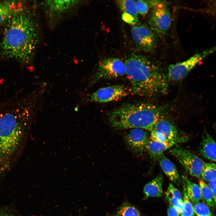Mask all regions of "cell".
Masks as SVG:
<instances>
[{
	"label": "cell",
	"instance_id": "obj_20",
	"mask_svg": "<svg viewBox=\"0 0 216 216\" xmlns=\"http://www.w3.org/2000/svg\"><path fill=\"white\" fill-rule=\"evenodd\" d=\"M116 3L123 13H126L131 15L137 22H139L135 1L132 0H120L116 1Z\"/></svg>",
	"mask_w": 216,
	"mask_h": 216
},
{
	"label": "cell",
	"instance_id": "obj_8",
	"mask_svg": "<svg viewBox=\"0 0 216 216\" xmlns=\"http://www.w3.org/2000/svg\"><path fill=\"white\" fill-rule=\"evenodd\" d=\"M126 75L124 62L117 58H106L99 62L98 68L92 77L90 85L104 79H114Z\"/></svg>",
	"mask_w": 216,
	"mask_h": 216
},
{
	"label": "cell",
	"instance_id": "obj_27",
	"mask_svg": "<svg viewBox=\"0 0 216 216\" xmlns=\"http://www.w3.org/2000/svg\"><path fill=\"white\" fill-rule=\"evenodd\" d=\"M136 5L138 14L145 16L148 13L149 6L146 1H136Z\"/></svg>",
	"mask_w": 216,
	"mask_h": 216
},
{
	"label": "cell",
	"instance_id": "obj_19",
	"mask_svg": "<svg viewBox=\"0 0 216 216\" xmlns=\"http://www.w3.org/2000/svg\"><path fill=\"white\" fill-rule=\"evenodd\" d=\"M182 182L186 188L188 198L193 203L199 202L201 199L200 190L199 185L190 181L186 176H182Z\"/></svg>",
	"mask_w": 216,
	"mask_h": 216
},
{
	"label": "cell",
	"instance_id": "obj_25",
	"mask_svg": "<svg viewBox=\"0 0 216 216\" xmlns=\"http://www.w3.org/2000/svg\"><path fill=\"white\" fill-rule=\"evenodd\" d=\"M194 212L197 216H213L209 208L203 202H198L194 203Z\"/></svg>",
	"mask_w": 216,
	"mask_h": 216
},
{
	"label": "cell",
	"instance_id": "obj_29",
	"mask_svg": "<svg viewBox=\"0 0 216 216\" xmlns=\"http://www.w3.org/2000/svg\"><path fill=\"white\" fill-rule=\"evenodd\" d=\"M0 216H20L14 209L10 206H4L0 208Z\"/></svg>",
	"mask_w": 216,
	"mask_h": 216
},
{
	"label": "cell",
	"instance_id": "obj_17",
	"mask_svg": "<svg viewBox=\"0 0 216 216\" xmlns=\"http://www.w3.org/2000/svg\"><path fill=\"white\" fill-rule=\"evenodd\" d=\"M175 145L172 143H163L154 140L150 137L146 147L151 158L154 161L158 160L166 150Z\"/></svg>",
	"mask_w": 216,
	"mask_h": 216
},
{
	"label": "cell",
	"instance_id": "obj_13",
	"mask_svg": "<svg viewBox=\"0 0 216 216\" xmlns=\"http://www.w3.org/2000/svg\"><path fill=\"white\" fill-rule=\"evenodd\" d=\"M152 130L162 133L168 140L175 144L187 141V139L180 134L175 125L164 117L156 122Z\"/></svg>",
	"mask_w": 216,
	"mask_h": 216
},
{
	"label": "cell",
	"instance_id": "obj_11",
	"mask_svg": "<svg viewBox=\"0 0 216 216\" xmlns=\"http://www.w3.org/2000/svg\"><path fill=\"white\" fill-rule=\"evenodd\" d=\"M130 92L123 85H115L102 87L87 96V100L97 103H106L118 100ZM131 93V92H130Z\"/></svg>",
	"mask_w": 216,
	"mask_h": 216
},
{
	"label": "cell",
	"instance_id": "obj_18",
	"mask_svg": "<svg viewBox=\"0 0 216 216\" xmlns=\"http://www.w3.org/2000/svg\"><path fill=\"white\" fill-rule=\"evenodd\" d=\"M158 160L163 171L169 179L175 184H179L180 181L179 176L173 163L164 154L160 156Z\"/></svg>",
	"mask_w": 216,
	"mask_h": 216
},
{
	"label": "cell",
	"instance_id": "obj_26",
	"mask_svg": "<svg viewBox=\"0 0 216 216\" xmlns=\"http://www.w3.org/2000/svg\"><path fill=\"white\" fill-rule=\"evenodd\" d=\"M166 198L170 205L176 208L180 214L183 208V199L174 197L166 193Z\"/></svg>",
	"mask_w": 216,
	"mask_h": 216
},
{
	"label": "cell",
	"instance_id": "obj_9",
	"mask_svg": "<svg viewBox=\"0 0 216 216\" xmlns=\"http://www.w3.org/2000/svg\"><path fill=\"white\" fill-rule=\"evenodd\" d=\"M131 33L136 48L152 52L156 47L158 37L149 26L140 22L132 25Z\"/></svg>",
	"mask_w": 216,
	"mask_h": 216
},
{
	"label": "cell",
	"instance_id": "obj_15",
	"mask_svg": "<svg viewBox=\"0 0 216 216\" xmlns=\"http://www.w3.org/2000/svg\"><path fill=\"white\" fill-rule=\"evenodd\" d=\"M199 152L206 159L215 162L216 159V143L207 132H204L199 145Z\"/></svg>",
	"mask_w": 216,
	"mask_h": 216
},
{
	"label": "cell",
	"instance_id": "obj_22",
	"mask_svg": "<svg viewBox=\"0 0 216 216\" xmlns=\"http://www.w3.org/2000/svg\"><path fill=\"white\" fill-rule=\"evenodd\" d=\"M114 216H142L138 210L129 203L125 202L118 208Z\"/></svg>",
	"mask_w": 216,
	"mask_h": 216
},
{
	"label": "cell",
	"instance_id": "obj_21",
	"mask_svg": "<svg viewBox=\"0 0 216 216\" xmlns=\"http://www.w3.org/2000/svg\"><path fill=\"white\" fill-rule=\"evenodd\" d=\"M199 186L200 190L201 199L204 203L212 208L215 206L212 193L209 186L203 180H200Z\"/></svg>",
	"mask_w": 216,
	"mask_h": 216
},
{
	"label": "cell",
	"instance_id": "obj_14",
	"mask_svg": "<svg viewBox=\"0 0 216 216\" xmlns=\"http://www.w3.org/2000/svg\"><path fill=\"white\" fill-rule=\"evenodd\" d=\"M25 7L24 3L17 1L0 2V26L6 24L17 12Z\"/></svg>",
	"mask_w": 216,
	"mask_h": 216
},
{
	"label": "cell",
	"instance_id": "obj_4",
	"mask_svg": "<svg viewBox=\"0 0 216 216\" xmlns=\"http://www.w3.org/2000/svg\"><path fill=\"white\" fill-rule=\"evenodd\" d=\"M163 108L146 102L124 104L111 111L108 119L111 125L119 129L139 128L151 131L156 122L164 117Z\"/></svg>",
	"mask_w": 216,
	"mask_h": 216
},
{
	"label": "cell",
	"instance_id": "obj_28",
	"mask_svg": "<svg viewBox=\"0 0 216 216\" xmlns=\"http://www.w3.org/2000/svg\"><path fill=\"white\" fill-rule=\"evenodd\" d=\"M150 137L152 139L160 142L172 143L176 144L170 141L161 132L154 130L151 131Z\"/></svg>",
	"mask_w": 216,
	"mask_h": 216
},
{
	"label": "cell",
	"instance_id": "obj_3",
	"mask_svg": "<svg viewBox=\"0 0 216 216\" xmlns=\"http://www.w3.org/2000/svg\"><path fill=\"white\" fill-rule=\"evenodd\" d=\"M124 62L131 93L151 97L167 92V76L156 63L144 56L135 54L128 56Z\"/></svg>",
	"mask_w": 216,
	"mask_h": 216
},
{
	"label": "cell",
	"instance_id": "obj_32",
	"mask_svg": "<svg viewBox=\"0 0 216 216\" xmlns=\"http://www.w3.org/2000/svg\"><path fill=\"white\" fill-rule=\"evenodd\" d=\"M168 216H179L180 213L177 209L171 205H170L167 210Z\"/></svg>",
	"mask_w": 216,
	"mask_h": 216
},
{
	"label": "cell",
	"instance_id": "obj_2",
	"mask_svg": "<svg viewBox=\"0 0 216 216\" xmlns=\"http://www.w3.org/2000/svg\"><path fill=\"white\" fill-rule=\"evenodd\" d=\"M6 24L0 42V59L29 64L34 56L40 36L39 26L34 13L25 7Z\"/></svg>",
	"mask_w": 216,
	"mask_h": 216
},
{
	"label": "cell",
	"instance_id": "obj_31",
	"mask_svg": "<svg viewBox=\"0 0 216 216\" xmlns=\"http://www.w3.org/2000/svg\"><path fill=\"white\" fill-rule=\"evenodd\" d=\"M216 179L209 182V187L212 193L214 202L216 204Z\"/></svg>",
	"mask_w": 216,
	"mask_h": 216
},
{
	"label": "cell",
	"instance_id": "obj_7",
	"mask_svg": "<svg viewBox=\"0 0 216 216\" xmlns=\"http://www.w3.org/2000/svg\"><path fill=\"white\" fill-rule=\"evenodd\" d=\"M215 50V46H213L195 53L186 60L170 65L168 68V79L175 81L183 79L200 61Z\"/></svg>",
	"mask_w": 216,
	"mask_h": 216
},
{
	"label": "cell",
	"instance_id": "obj_1",
	"mask_svg": "<svg viewBox=\"0 0 216 216\" xmlns=\"http://www.w3.org/2000/svg\"><path fill=\"white\" fill-rule=\"evenodd\" d=\"M36 114L32 105L22 99L0 104V182L21 154Z\"/></svg>",
	"mask_w": 216,
	"mask_h": 216
},
{
	"label": "cell",
	"instance_id": "obj_30",
	"mask_svg": "<svg viewBox=\"0 0 216 216\" xmlns=\"http://www.w3.org/2000/svg\"><path fill=\"white\" fill-rule=\"evenodd\" d=\"M166 193L171 196L182 200V196L180 191L171 183H170Z\"/></svg>",
	"mask_w": 216,
	"mask_h": 216
},
{
	"label": "cell",
	"instance_id": "obj_16",
	"mask_svg": "<svg viewBox=\"0 0 216 216\" xmlns=\"http://www.w3.org/2000/svg\"><path fill=\"white\" fill-rule=\"evenodd\" d=\"M163 182V176L162 174L160 173L155 178L147 183L143 189L145 198L161 197Z\"/></svg>",
	"mask_w": 216,
	"mask_h": 216
},
{
	"label": "cell",
	"instance_id": "obj_10",
	"mask_svg": "<svg viewBox=\"0 0 216 216\" xmlns=\"http://www.w3.org/2000/svg\"><path fill=\"white\" fill-rule=\"evenodd\" d=\"M171 154L191 176L199 178L205 162L189 150L176 147L170 150Z\"/></svg>",
	"mask_w": 216,
	"mask_h": 216
},
{
	"label": "cell",
	"instance_id": "obj_24",
	"mask_svg": "<svg viewBox=\"0 0 216 216\" xmlns=\"http://www.w3.org/2000/svg\"><path fill=\"white\" fill-rule=\"evenodd\" d=\"M183 185V206L180 214L181 216H194V212L193 206L187 195L184 184Z\"/></svg>",
	"mask_w": 216,
	"mask_h": 216
},
{
	"label": "cell",
	"instance_id": "obj_12",
	"mask_svg": "<svg viewBox=\"0 0 216 216\" xmlns=\"http://www.w3.org/2000/svg\"><path fill=\"white\" fill-rule=\"evenodd\" d=\"M150 136L146 130L139 128L130 129L125 134V141L130 148L139 154L146 150Z\"/></svg>",
	"mask_w": 216,
	"mask_h": 216
},
{
	"label": "cell",
	"instance_id": "obj_23",
	"mask_svg": "<svg viewBox=\"0 0 216 216\" xmlns=\"http://www.w3.org/2000/svg\"><path fill=\"white\" fill-rule=\"evenodd\" d=\"M202 178L207 181L216 179V164L214 163H205L201 172Z\"/></svg>",
	"mask_w": 216,
	"mask_h": 216
},
{
	"label": "cell",
	"instance_id": "obj_5",
	"mask_svg": "<svg viewBox=\"0 0 216 216\" xmlns=\"http://www.w3.org/2000/svg\"><path fill=\"white\" fill-rule=\"evenodd\" d=\"M152 8L149 19V27L158 38L166 36L171 24L170 9L165 1H147Z\"/></svg>",
	"mask_w": 216,
	"mask_h": 216
},
{
	"label": "cell",
	"instance_id": "obj_6",
	"mask_svg": "<svg viewBox=\"0 0 216 216\" xmlns=\"http://www.w3.org/2000/svg\"><path fill=\"white\" fill-rule=\"evenodd\" d=\"M80 0H46L42 2L44 14L48 23L55 25L74 12L83 3Z\"/></svg>",
	"mask_w": 216,
	"mask_h": 216
}]
</instances>
